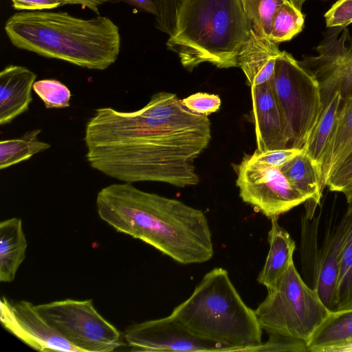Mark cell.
Masks as SVG:
<instances>
[{"label": "cell", "instance_id": "23", "mask_svg": "<svg viewBox=\"0 0 352 352\" xmlns=\"http://www.w3.org/2000/svg\"><path fill=\"white\" fill-rule=\"evenodd\" d=\"M341 104L340 94L336 92L322 109L320 116L302 148L320 166L334 129Z\"/></svg>", "mask_w": 352, "mask_h": 352}, {"label": "cell", "instance_id": "39", "mask_svg": "<svg viewBox=\"0 0 352 352\" xmlns=\"http://www.w3.org/2000/svg\"><path fill=\"white\" fill-rule=\"evenodd\" d=\"M299 1H300V4L302 6L303 3H304L306 0H299Z\"/></svg>", "mask_w": 352, "mask_h": 352}, {"label": "cell", "instance_id": "33", "mask_svg": "<svg viewBox=\"0 0 352 352\" xmlns=\"http://www.w3.org/2000/svg\"><path fill=\"white\" fill-rule=\"evenodd\" d=\"M352 182V152L328 176L325 186L331 191L340 192Z\"/></svg>", "mask_w": 352, "mask_h": 352}, {"label": "cell", "instance_id": "26", "mask_svg": "<svg viewBox=\"0 0 352 352\" xmlns=\"http://www.w3.org/2000/svg\"><path fill=\"white\" fill-rule=\"evenodd\" d=\"M253 32L269 38L273 16L276 10L287 0H241Z\"/></svg>", "mask_w": 352, "mask_h": 352}, {"label": "cell", "instance_id": "24", "mask_svg": "<svg viewBox=\"0 0 352 352\" xmlns=\"http://www.w3.org/2000/svg\"><path fill=\"white\" fill-rule=\"evenodd\" d=\"M41 132V129H34L26 132L19 138L1 140L0 169L29 160L34 155L50 148V144L38 140V135Z\"/></svg>", "mask_w": 352, "mask_h": 352}, {"label": "cell", "instance_id": "4", "mask_svg": "<svg viewBox=\"0 0 352 352\" xmlns=\"http://www.w3.org/2000/svg\"><path fill=\"white\" fill-rule=\"evenodd\" d=\"M252 30L241 0H184L166 46L189 71L203 63L234 67Z\"/></svg>", "mask_w": 352, "mask_h": 352}, {"label": "cell", "instance_id": "37", "mask_svg": "<svg viewBox=\"0 0 352 352\" xmlns=\"http://www.w3.org/2000/svg\"><path fill=\"white\" fill-rule=\"evenodd\" d=\"M342 192L344 195L347 203L352 204V182L345 187Z\"/></svg>", "mask_w": 352, "mask_h": 352}, {"label": "cell", "instance_id": "2", "mask_svg": "<svg viewBox=\"0 0 352 352\" xmlns=\"http://www.w3.org/2000/svg\"><path fill=\"white\" fill-rule=\"evenodd\" d=\"M96 206L100 219L118 232L149 244L179 263H202L213 256L206 215L181 201L126 182L102 188Z\"/></svg>", "mask_w": 352, "mask_h": 352}, {"label": "cell", "instance_id": "16", "mask_svg": "<svg viewBox=\"0 0 352 352\" xmlns=\"http://www.w3.org/2000/svg\"><path fill=\"white\" fill-rule=\"evenodd\" d=\"M341 234L338 225L327 230L318 258L314 263V287L327 309L335 312L339 274Z\"/></svg>", "mask_w": 352, "mask_h": 352}, {"label": "cell", "instance_id": "21", "mask_svg": "<svg viewBox=\"0 0 352 352\" xmlns=\"http://www.w3.org/2000/svg\"><path fill=\"white\" fill-rule=\"evenodd\" d=\"M341 243L335 312L352 310V204L338 224Z\"/></svg>", "mask_w": 352, "mask_h": 352}, {"label": "cell", "instance_id": "3", "mask_svg": "<svg viewBox=\"0 0 352 352\" xmlns=\"http://www.w3.org/2000/svg\"><path fill=\"white\" fill-rule=\"evenodd\" d=\"M48 10H22L10 16L4 30L11 43L89 69L104 70L116 61L121 38L109 17L84 19Z\"/></svg>", "mask_w": 352, "mask_h": 352}, {"label": "cell", "instance_id": "35", "mask_svg": "<svg viewBox=\"0 0 352 352\" xmlns=\"http://www.w3.org/2000/svg\"><path fill=\"white\" fill-rule=\"evenodd\" d=\"M124 2L129 6H131L136 9L153 14L155 16L157 14V11L153 0H118Z\"/></svg>", "mask_w": 352, "mask_h": 352}, {"label": "cell", "instance_id": "1", "mask_svg": "<svg viewBox=\"0 0 352 352\" xmlns=\"http://www.w3.org/2000/svg\"><path fill=\"white\" fill-rule=\"evenodd\" d=\"M211 138L208 116L188 110L175 94L160 91L137 111L96 109L84 140L89 165L109 177L184 188L199 183L195 161Z\"/></svg>", "mask_w": 352, "mask_h": 352}, {"label": "cell", "instance_id": "38", "mask_svg": "<svg viewBox=\"0 0 352 352\" xmlns=\"http://www.w3.org/2000/svg\"><path fill=\"white\" fill-rule=\"evenodd\" d=\"M289 1L299 10L301 11L302 5L299 0H289Z\"/></svg>", "mask_w": 352, "mask_h": 352}, {"label": "cell", "instance_id": "5", "mask_svg": "<svg viewBox=\"0 0 352 352\" xmlns=\"http://www.w3.org/2000/svg\"><path fill=\"white\" fill-rule=\"evenodd\" d=\"M170 316L194 336L226 351H253L263 343L254 310L246 305L221 267L206 273Z\"/></svg>", "mask_w": 352, "mask_h": 352}, {"label": "cell", "instance_id": "30", "mask_svg": "<svg viewBox=\"0 0 352 352\" xmlns=\"http://www.w3.org/2000/svg\"><path fill=\"white\" fill-rule=\"evenodd\" d=\"M265 351L309 352V346L301 340L278 334H269L268 341L262 343L253 350V351Z\"/></svg>", "mask_w": 352, "mask_h": 352}, {"label": "cell", "instance_id": "36", "mask_svg": "<svg viewBox=\"0 0 352 352\" xmlns=\"http://www.w3.org/2000/svg\"><path fill=\"white\" fill-rule=\"evenodd\" d=\"M327 352H352V340L342 345L331 348Z\"/></svg>", "mask_w": 352, "mask_h": 352}, {"label": "cell", "instance_id": "25", "mask_svg": "<svg viewBox=\"0 0 352 352\" xmlns=\"http://www.w3.org/2000/svg\"><path fill=\"white\" fill-rule=\"evenodd\" d=\"M305 16L289 0L285 1L273 16L270 39L279 43L291 40L304 27Z\"/></svg>", "mask_w": 352, "mask_h": 352}, {"label": "cell", "instance_id": "29", "mask_svg": "<svg viewBox=\"0 0 352 352\" xmlns=\"http://www.w3.org/2000/svg\"><path fill=\"white\" fill-rule=\"evenodd\" d=\"M183 1L184 0H153L157 11L155 26L169 36L175 31Z\"/></svg>", "mask_w": 352, "mask_h": 352}, {"label": "cell", "instance_id": "28", "mask_svg": "<svg viewBox=\"0 0 352 352\" xmlns=\"http://www.w3.org/2000/svg\"><path fill=\"white\" fill-rule=\"evenodd\" d=\"M12 7L19 11L43 10L65 5H78L100 14L99 8L109 0H10Z\"/></svg>", "mask_w": 352, "mask_h": 352}, {"label": "cell", "instance_id": "12", "mask_svg": "<svg viewBox=\"0 0 352 352\" xmlns=\"http://www.w3.org/2000/svg\"><path fill=\"white\" fill-rule=\"evenodd\" d=\"M2 325L29 346L40 351L80 352L58 333L32 303H12L3 296L0 302Z\"/></svg>", "mask_w": 352, "mask_h": 352}, {"label": "cell", "instance_id": "14", "mask_svg": "<svg viewBox=\"0 0 352 352\" xmlns=\"http://www.w3.org/2000/svg\"><path fill=\"white\" fill-rule=\"evenodd\" d=\"M36 74L23 66L10 65L0 73V124L12 122L28 110Z\"/></svg>", "mask_w": 352, "mask_h": 352}, {"label": "cell", "instance_id": "34", "mask_svg": "<svg viewBox=\"0 0 352 352\" xmlns=\"http://www.w3.org/2000/svg\"><path fill=\"white\" fill-rule=\"evenodd\" d=\"M324 18L328 28L346 27L352 23V0H337Z\"/></svg>", "mask_w": 352, "mask_h": 352}, {"label": "cell", "instance_id": "7", "mask_svg": "<svg viewBox=\"0 0 352 352\" xmlns=\"http://www.w3.org/2000/svg\"><path fill=\"white\" fill-rule=\"evenodd\" d=\"M271 81L287 126L289 148H302L322 111L319 85L285 51L276 59Z\"/></svg>", "mask_w": 352, "mask_h": 352}, {"label": "cell", "instance_id": "27", "mask_svg": "<svg viewBox=\"0 0 352 352\" xmlns=\"http://www.w3.org/2000/svg\"><path fill=\"white\" fill-rule=\"evenodd\" d=\"M33 89L43 100L47 109L69 107L71 92L68 87L54 79H43L34 82Z\"/></svg>", "mask_w": 352, "mask_h": 352}, {"label": "cell", "instance_id": "32", "mask_svg": "<svg viewBox=\"0 0 352 352\" xmlns=\"http://www.w3.org/2000/svg\"><path fill=\"white\" fill-rule=\"evenodd\" d=\"M302 150V148H295L265 151L256 150L252 155H249V157L252 161L280 168L288 161L300 153Z\"/></svg>", "mask_w": 352, "mask_h": 352}, {"label": "cell", "instance_id": "15", "mask_svg": "<svg viewBox=\"0 0 352 352\" xmlns=\"http://www.w3.org/2000/svg\"><path fill=\"white\" fill-rule=\"evenodd\" d=\"M278 45L252 30L237 56V67L242 69L250 87L272 78L276 59L281 53Z\"/></svg>", "mask_w": 352, "mask_h": 352}, {"label": "cell", "instance_id": "31", "mask_svg": "<svg viewBox=\"0 0 352 352\" xmlns=\"http://www.w3.org/2000/svg\"><path fill=\"white\" fill-rule=\"evenodd\" d=\"M188 110L201 115H209L217 111L221 104L220 98L215 94L197 93L182 100Z\"/></svg>", "mask_w": 352, "mask_h": 352}, {"label": "cell", "instance_id": "10", "mask_svg": "<svg viewBox=\"0 0 352 352\" xmlns=\"http://www.w3.org/2000/svg\"><path fill=\"white\" fill-rule=\"evenodd\" d=\"M316 50V56L298 63L318 82L323 109L336 92L342 101L352 96V38L349 30L339 27L330 31Z\"/></svg>", "mask_w": 352, "mask_h": 352}, {"label": "cell", "instance_id": "9", "mask_svg": "<svg viewBox=\"0 0 352 352\" xmlns=\"http://www.w3.org/2000/svg\"><path fill=\"white\" fill-rule=\"evenodd\" d=\"M236 185L242 200L270 219L306 203L309 198L288 182L279 168L243 157L236 167Z\"/></svg>", "mask_w": 352, "mask_h": 352}, {"label": "cell", "instance_id": "20", "mask_svg": "<svg viewBox=\"0 0 352 352\" xmlns=\"http://www.w3.org/2000/svg\"><path fill=\"white\" fill-rule=\"evenodd\" d=\"M352 152V96L342 101L334 129L321 165L322 178L326 180L331 171Z\"/></svg>", "mask_w": 352, "mask_h": 352}, {"label": "cell", "instance_id": "17", "mask_svg": "<svg viewBox=\"0 0 352 352\" xmlns=\"http://www.w3.org/2000/svg\"><path fill=\"white\" fill-rule=\"evenodd\" d=\"M280 170L292 186L309 198L306 202V217L311 219L316 206L320 203L324 188L320 165L302 149Z\"/></svg>", "mask_w": 352, "mask_h": 352}, {"label": "cell", "instance_id": "6", "mask_svg": "<svg viewBox=\"0 0 352 352\" xmlns=\"http://www.w3.org/2000/svg\"><path fill=\"white\" fill-rule=\"evenodd\" d=\"M264 300L254 310L263 330L305 342L314 335L331 314L317 291L309 287L294 261Z\"/></svg>", "mask_w": 352, "mask_h": 352}, {"label": "cell", "instance_id": "22", "mask_svg": "<svg viewBox=\"0 0 352 352\" xmlns=\"http://www.w3.org/2000/svg\"><path fill=\"white\" fill-rule=\"evenodd\" d=\"M351 340L352 310L331 312L312 338L309 352H327Z\"/></svg>", "mask_w": 352, "mask_h": 352}, {"label": "cell", "instance_id": "19", "mask_svg": "<svg viewBox=\"0 0 352 352\" xmlns=\"http://www.w3.org/2000/svg\"><path fill=\"white\" fill-rule=\"evenodd\" d=\"M28 246L22 221L14 217L0 223V281L10 283L25 257Z\"/></svg>", "mask_w": 352, "mask_h": 352}, {"label": "cell", "instance_id": "18", "mask_svg": "<svg viewBox=\"0 0 352 352\" xmlns=\"http://www.w3.org/2000/svg\"><path fill=\"white\" fill-rule=\"evenodd\" d=\"M271 220L268 233L269 252L257 280L267 289L275 286L293 262L296 243L289 232L281 227L278 218Z\"/></svg>", "mask_w": 352, "mask_h": 352}, {"label": "cell", "instance_id": "13", "mask_svg": "<svg viewBox=\"0 0 352 352\" xmlns=\"http://www.w3.org/2000/svg\"><path fill=\"white\" fill-rule=\"evenodd\" d=\"M271 80L251 87L256 150L258 151L289 148L287 126Z\"/></svg>", "mask_w": 352, "mask_h": 352}, {"label": "cell", "instance_id": "8", "mask_svg": "<svg viewBox=\"0 0 352 352\" xmlns=\"http://www.w3.org/2000/svg\"><path fill=\"white\" fill-rule=\"evenodd\" d=\"M36 308L58 333L80 352H109L123 345L120 333L96 311L92 300L67 299Z\"/></svg>", "mask_w": 352, "mask_h": 352}, {"label": "cell", "instance_id": "11", "mask_svg": "<svg viewBox=\"0 0 352 352\" xmlns=\"http://www.w3.org/2000/svg\"><path fill=\"white\" fill-rule=\"evenodd\" d=\"M124 338L135 351H226L194 336L170 316L131 325Z\"/></svg>", "mask_w": 352, "mask_h": 352}]
</instances>
